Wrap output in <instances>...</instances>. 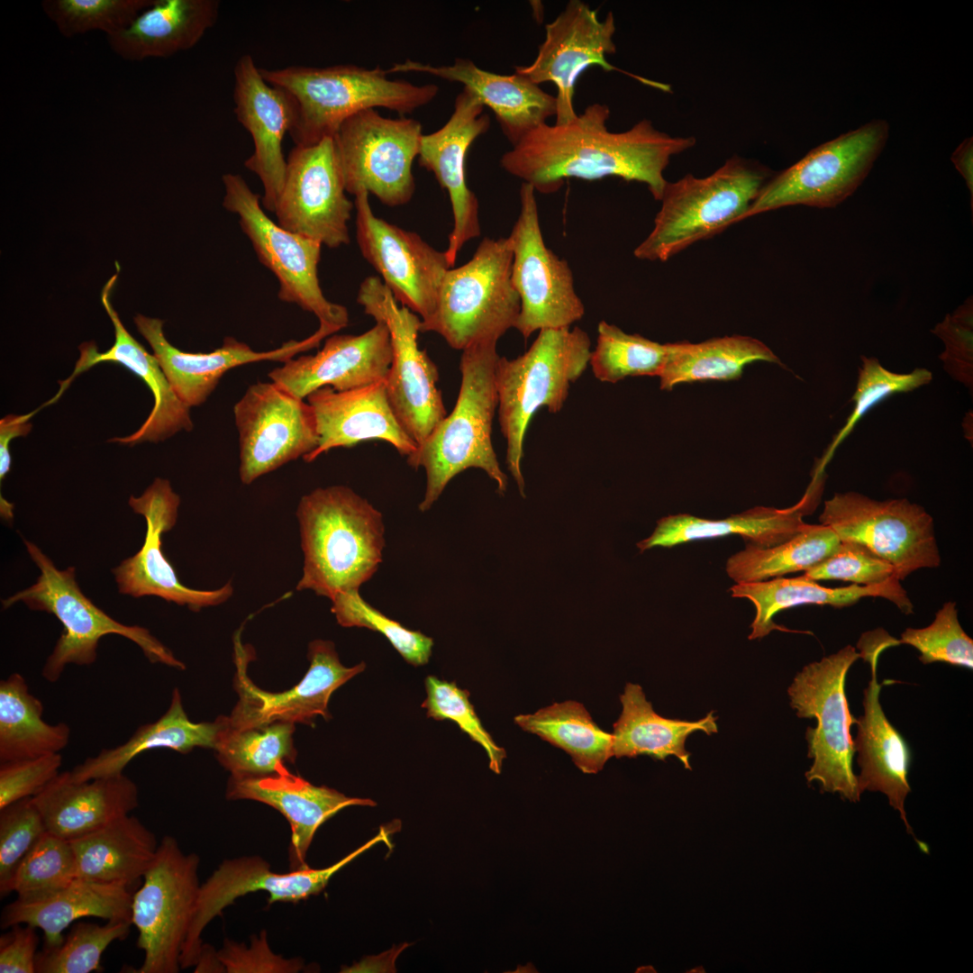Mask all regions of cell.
Listing matches in <instances>:
<instances>
[{
	"label": "cell",
	"instance_id": "obj_45",
	"mask_svg": "<svg viewBox=\"0 0 973 973\" xmlns=\"http://www.w3.org/2000/svg\"><path fill=\"white\" fill-rule=\"evenodd\" d=\"M295 723L276 722L243 729L227 727L217 748L219 762L231 777H258L275 774L283 763H294Z\"/></svg>",
	"mask_w": 973,
	"mask_h": 973
},
{
	"label": "cell",
	"instance_id": "obj_35",
	"mask_svg": "<svg viewBox=\"0 0 973 973\" xmlns=\"http://www.w3.org/2000/svg\"><path fill=\"white\" fill-rule=\"evenodd\" d=\"M217 0H154L124 30L107 36L128 61L168 58L196 45L218 17Z\"/></svg>",
	"mask_w": 973,
	"mask_h": 973
},
{
	"label": "cell",
	"instance_id": "obj_62",
	"mask_svg": "<svg viewBox=\"0 0 973 973\" xmlns=\"http://www.w3.org/2000/svg\"><path fill=\"white\" fill-rule=\"evenodd\" d=\"M194 972H224V968L218 959L217 951H214L213 947L203 944Z\"/></svg>",
	"mask_w": 973,
	"mask_h": 973
},
{
	"label": "cell",
	"instance_id": "obj_44",
	"mask_svg": "<svg viewBox=\"0 0 973 973\" xmlns=\"http://www.w3.org/2000/svg\"><path fill=\"white\" fill-rule=\"evenodd\" d=\"M841 541L828 526L806 524L791 539L768 548L748 544L726 562L735 583L762 581L814 567L838 547Z\"/></svg>",
	"mask_w": 973,
	"mask_h": 973
},
{
	"label": "cell",
	"instance_id": "obj_50",
	"mask_svg": "<svg viewBox=\"0 0 973 973\" xmlns=\"http://www.w3.org/2000/svg\"><path fill=\"white\" fill-rule=\"evenodd\" d=\"M332 602L331 610L341 626L367 628L381 633L411 665L422 666L429 661L433 640L386 616L367 603L359 590L339 593Z\"/></svg>",
	"mask_w": 973,
	"mask_h": 973
},
{
	"label": "cell",
	"instance_id": "obj_6",
	"mask_svg": "<svg viewBox=\"0 0 973 973\" xmlns=\"http://www.w3.org/2000/svg\"><path fill=\"white\" fill-rule=\"evenodd\" d=\"M768 177L765 168L733 156L707 177L687 174L668 182L654 226L634 249L635 258L667 261L693 243L743 221Z\"/></svg>",
	"mask_w": 973,
	"mask_h": 973
},
{
	"label": "cell",
	"instance_id": "obj_52",
	"mask_svg": "<svg viewBox=\"0 0 973 973\" xmlns=\"http://www.w3.org/2000/svg\"><path fill=\"white\" fill-rule=\"evenodd\" d=\"M425 688L427 697L422 707L427 710V716L456 723L462 732L485 750L490 769L499 774L503 760L506 758L505 750L495 742L482 725L468 699L469 692L459 688L455 682L441 680L434 676L425 678Z\"/></svg>",
	"mask_w": 973,
	"mask_h": 973
},
{
	"label": "cell",
	"instance_id": "obj_5",
	"mask_svg": "<svg viewBox=\"0 0 973 973\" xmlns=\"http://www.w3.org/2000/svg\"><path fill=\"white\" fill-rule=\"evenodd\" d=\"M591 341L579 327L539 332L530 348L509 359L499 357L495 370L498 420L506 441V464L524 496L521 470L523 441L538 410L559 412L589 364Z\"/></svg>",
	"mask_w": 973,
	"mask_h": 973
},
{
	"label": "cell",
	"instance_id": "obj_15",
	"mask_svg": "<svg viewBox=\"0 0 973 973\" xmlns=\"http://www.w3.org/2000/svg\"><path fill=\"white\" fill-rule=\"evenodd\" d=\"M533 187L523 183L520 210L506 237L513 253L511 277L521 303L515 328L524 338L546 329L570 327L585 315L569 264L545 243Z\"/></svg>",
	"mask_w": 973,
	"mask_h": 973
},
{
	"label": "cell",
	"instance_id": "obj_23",
	"mask_svg": "<svg viewBox=\"0 0 973 973\" xmlns=\"http://www.w3.org/2000/svg\"><path fill=\"white\" fill-rule=\"evenodd\" d=\"M180 498L168 480L157 477L139 496H131L129 505L144 516L147 529L144 543L133 556L112 569L119 592L135 598L157 596L198 612L203 607L218 605L232 593V584L214 590H197L179 580L162 552V535L176 524Z\"/></svg>",
	"mask_w": 973,
	"mask_h": 973
},
{
	"label": "cell",
	"instance_id": "obj_19",
	"mask_svg": "<svg viewBox=\"0 0 973 973\" xmlns=\"http://www.w3.org/2000/svg\"><path fill=\"white\" fill-rule=\"evenodd\" d=\"M346 193L333 136L295 146L274 212L277 223L332 249L346 245L354 207Z\"/></svg>",
	"mask_w": 973,
	"mask_h": 973
},
{
	"label": "cell",
	"instance_id": "obj_36",
	"mask_svg": "<svg viewBox=\"0 0 973 973\" xmlns=\"http://www.w3.org/2000/svg\"><path fill=\"white\" fill-rule=\"evenodd\" d=\"M132 890L121 885L77 878L42 900L24 903L15 899L6 905L0 925L3 929L14 924L39 928L44 934L43 947H56L64 940V930L84 917L132 922Z\"/></svg>",
	"mask_w": 973,
	"mask_h": 973
},
{
	"label": "cell",
	"instance_id": "obj_41",
	"mask_svg": "<svg viewBox=\"0 0 973 973\" xmlns=\"http://www.w3.org/2000/svg\"><path fill=\"white\" fill-rule=\"evenodd\" d=\"M43 705L25 678L13 673L0 682V762L59 753L70 739L65 723L42 719Z\"/></svg>",
	"mask_w": 973,
	"mask_h": 973
},
{
	"label": "cell",
	"instance_id": "obj_51",
	"mask_svg": "<svg viewBox=\"0 0 973 973\" xmlns=\"http://www.w3.org/2000/svg\"><path fill=\"white\" fill-rule=\"evenodd\" d=\"M856 391L851 400L854 408L845 425L839 431L826 450L818 468L823 470L834 450L851 432L858 421L874 405L887 396L908 392L930 383L932 374L926 368H915L911 373L899 374L887 370L878 359L861 356Z\"/></svg>",
	"mask_w": 973,
	"mask_h": 973
},
{
	"label": "cell",
	"instance_id": "obj_20",
	"mask_svg": "<svg viewBox=\"0 0 973 973\" xmlns=\"http://www.w3.org/2000/svg\"><path fill=\"white\" fill-rule=\"evenodd\" d=\"M388 830L379 833L333 865L324 868H304L288 873H276L263 858L252 855L223 861L206 881L200 886L196 906L185 941L181 969L195 967L199 958L202 933L209 923L234 901L247 894L265 891L268 904L291 902L308 898L324 889L332 877L373 845L386 841Z\"/></svg>",
	"mask_w": 973,
	"mask_h": 973
},
{
	"label": "cell",
	"instance_id": "obj_7",
	"mask_svg": "<svg viewBox=\"0 0 973 973\" xmlns=\"http://www.w3.org/2000/svg\"><path fill=\"white\" fill-rule=\"evenodd\" d=\"M31 559L40 569L35 584L2 601L4 608L17 602L37 611L52 614L63 626L60 637L47 658L41 674L45 680H59L68 664L88 666L97 657L99 640L117 634L133 641L151 663L178 669L185 664L154 637L148 629L117 622L92 603L76 581L74 567L58 569L34 543L23 539Z\"/></svg>",
	"mask_w": 973,
	"mask_h": 973
},
{
	"label": "cell",
	"instance_id": "obj_46",
	"mask_svg": "<svg viewBox=\"0 0 973 973\" xmlns=\"http://www.w3.org/2000/svg\"><path fill=\"white\" fill-rule=\"evenodd\" d=\"M670 343L661 344L639 334H630L601 321L589 365L602 382L616 383L627 377H659L667 362Z\"/></svg>",
	"mask_w": 973,
	"mask_h": 973
},
{
	"label": "cell",
	"instance_id": "obj_18",
	"mask_svg": "<svg viewBox=\"0 0 973 973\" xmlns=\"http://www.w3.org/2000/svg\"><path fill=\"white\" fill-rule=\"evenodd\" d=\"M233 414L243 484H251L300 457L305 459L318 447L312 406L273 381L249 386L235 404Z\"/></svg>",
	"mask_w": 973,
	"mask_h": 973
},
{
	"label": "cell",
	"instance_id": "obj_57",
	"mask_svg": "<svg viewBox=\"0 0 973 973\" xmlns=\"http://www.w3.org/2000/svg\"><path fill=\"white\" fill-rule=\"evenodd\" d=\"M60 753L0 762V809L40 793L59 774Z\"/></svg>",
	"mask_w": 973,
	"mask_h": 973
},
{
	"label": "cell",
	"instance_id": "obj_9",
	"mask_svg": "<svg viewBox=\"0 0 973 973\" xmlns=\"http://www.w3.org/2000/svg\"><path fill=\"white\" fill-rule=\"evenodd\" d=\"M859 657L855 648L848 645L804 667L787 689L796 715L817 722L816 727H808L805 733L808 757L813 759L805 773L807 781H816L823 791L839 794L854 803L861 795L852 769L855 750L850 732L856 718L850 711L845 680Z\"/></svg>",
	"mask_w": 973,
	"mask_h": 973
},
{
	"label": "cell",
	"instance_id": "obj_56",
	"mask_svg": "<svg viewBox=\"0 0 973 973\" xmlns=\"http://www.w3.org/2000/svg\"><path fill=\"white\" fill-rule=\"evenodd\" d=\"M973 305L968 298L953 314L945 316L932 331L945 343V350L940 356L944 368L954 378L972 386L973 362Z\"/></svg>",
	"mask_w": 973,
	"mask_h": 973
},
{
	"label": "cell",
	"instance_id": "obj_38",
	"mask_svg": "<svg viewBox=\"0 0 973 973\" xmlns=\"http://www.w3.org/2000/svg\"><path fill=\"white\" fill-rule=\"evenodd\" d=\"M732 597L746 598L756 609L749 639H759L774 630H789L774 622L780 611L804 605L849 606L863 597L886 598L904 614L913 613V604L900 583L886 586H859L825 587L803 575L797 577H774L762 581L736 583L731 589Z\"/></svg>",
	"mask_w": 973,
	"mask_h": 973
},
{
	"label": "cell",
	"instance_id": "obj_37",
	"mask_svg": "<svg viewBox=\"0 0 973 973\" xmlns=\"http://www.w3.org/2000/svg\"><path fill=\"white\" fill-rule=\"evenodd\" d=\"M228 726V716L214 722H192L182 704L178 688L172 693L167 712L157 721L141 725L123 744L102 750L68 771L71 780L86 781L123 773L138 755L159 748L187 753L196 747L216 750Z\"/></svg>",
	"mask_w": 973,
	"mask_h": 973
},
{
	"label": "cell",
	"instance_id": "obj_49",
	"mask_svg": "<svg viewBox=\"0 0 973 973\" xmlns=\"http://www.w3.org/2000/svg\"><path fill=\"white\" fill-rule=\"evenodd\" d=\"M154 0H45L47 17L65 37L99 30L107 36L127 28Z\"/></svg>",
	"mask_w": 973,
	"mask_h": 973
},
{
	"label": "cell",
	"instance_id": "obj_30",
	"mask_svg": "<svg viewBox=\"0 0 973 973\" xmlns=\"http://www.w3.org/2000/svg\"><path fill=\"white\" fill-rule=\"evenodd\" d=\"M391 73H424L459 83L489 107L506 139L514 146L527 134L556 116V96L545 92L524 76L493 73L471 59L459 58L451 65L435 66L406 59L386 69Z\"/></svg>",
	"mask_w": 973,
	"mask_h": 973
},
{
	"label": "cell",
	"instance_id": "obj_58",
	"mask_svg": "<svg viewBox=\"0 0 973 973\" xmlns=\"http://www.w3.org/2000/svg\"><path fill=\"white\" fill-rule=\"evenodd\" d=\"M217 956L228 973H296L304 967L300 958L285 959L274 953L265 930L253 935L249 946L226 939Z\"/></svg>",
	"mask_w": 973,
	"mask_h": 973
},
{
	"label": "cell",
	"instance_id": "obj_1",
	"mask_svg": "<svg viewBox=\"0 0 973 973\" xmlns=\"http://www.w3.org/2000/svg\"><path fill=\"white\" fill-rule=\"evenodd\" d=\"M610 109L595 103L569 123H544L503 154L500 165L541 194L558 192L568 178L614 177L647 186L660 201L670 159L696 144L693 136H671L642 119L629 130H608Z\"/></svg>",
	"mask_w": 973,
	"mask_h": 973
},
{
	"label": "cell",
	"instance_id": "obj_55",
	"mask_svg": "<svg viewBox=\"0 0 973 973\" xmlns=\"http://www.w3.org/2000/svg\"><path fill=\"white\" fill-rule=\"evenodd\" d=\"M47 832L42 815L32 797L18 800L0 809V890Z\"/></svg>",
	"mask_w": 973,
	"mask_h": 973
},
{
	"label": "cell",
	"instance_id": "obj_16",
	"mask_svg": "<svg viewBox=\"0 0 973 973\" xmlns=\"http://www.w3.org/2000/svg\"><path fill=\"white\" fill-rule=\"evenodd\" d=\"M841 541L858 542L890 563L899 580L941 556L932 517L905 498L873 500L857 492L836 493L819 516Z\"/></svg>",
	"mask_w": 973,
	"mask_h": 973
},
{
	"label": "cell",
	"instance_id": "obj_14",
	"mask_svg": "<svg viewBox=\"0 0 973 973\" xmlns=\"http://www.w3.org/2000/svg\"><path fill=\"white\" fill-rule=\"evenodd\" d=\"M423 135L417 120L385 117L375 109L346 119L333 135L346 192L366 191L391 207L408 203Z\"/></svg>",
	"mask_w": 973,
	"mask_h": 973
},
{
	"label": "cell",
	"instance_id": "obj_33",
	"mask_svg": "<svg viewBox=\"0 0 973 973\" xmlns=\"http://www.w3.org/2000/svg\"><path fill=\"white\" fill-rule=\"evenodd\" d=\"M823 472H816L803 498L785 509L756 506L727 518L712 520L687 514L659 519L652 534L637 543L640 551L654 547H673L692 541L741 535L758 547L780 544L801 532L807 523L803 516L816 505L823 484Z\"/></svg>",
	"mask_w": 973,
	"mask_h": 973
},
{
	"label": "cell",
	"instance_id": "obj_54",
	"mask_svg": "<svg viewBox=\"0 0 973 973\" xmlns=\"http://www.w3.org/2000/svg\"><path fill=\"white\" fill-rule=\"evenodd\" d=\"M803 576L814 581L842 580L868 587L900 582L890 563L858 542L841 541L830 556Z\"/></svg>",
	"mask_w": 973,
	"mask_h": 973
},
{
	"label": "cell",
	"instance_id": "obj_43",
	"mask_svg": "<svg viewBox=\"0 0 973 973\" xmlns=\"http://www.w3.org/2000/svg\"><path fill=\"white\" fill-rule=\"evenodd\" d=\"M514 720L523 731L563 750L584 773H597L613 757L612 733L602 730L579 702L554 703Z\"/></svg>",
	"mask_w": 973,
	"mask_h": 973
},
{
	"label": "cell",
	"instance_id": "obj_2",
	"mask_svg": "<svg viewBox=\"0 0 973 973\" xmlns=\"http://www.w3.org/2000/svg\"><path fill=\"white\" fill-rule=\"evenodd\" d=\"M303 575L296 589L332 600L359 590L378 568L385 546L382 514L345 486L316 488L298 504Z\"/></svg>",
	"mask_w": 973,
	"mask_h": 973
},
{
	"label": "cell",
	"instance_id": "obj_34",
	"mask_svg": "<svg viewBox=\"0 0 973 973\" xmlns=\"http://www.w3.org/2000/svg\"><path fill=\"white\" fill-rule=\"evenodd\" d=\"M32 800L48 832L71 841L130 814L139 805V791L123 773L76 782L64 771Z\"/></svg>",
	"mask_w": 973,
	"mask_h": 973
},
{
	"label": "cell",
	"instance_id": "obj_17",
	"mask_svg": "<svg viewBox=\"0 0 973 973\" xmlns=\"http://www.w3.org/2000/svg\"><path fill=\"white\" fill-rule=\"evenodd\" d=\"M615 20L612 12L600 20L596 10L579 0L569 1L565 9L545 26V39L538 48L534 60L518 66L515 71L534 84L551 82L557 87V124L574 120L575 86L580 75L591 66L605 71H621L642 84L670 92L669 85L652 81L621 70L610 64L607 57L614 54Z\"/></svg>",
	"mask_w": 973,
	"mask_h": 973
},
{
	"label": "cell",
	"instance_id": "obj_11",
	"mask_svg": "<svg viewBox=\"0 0 973 973\" xmlns=\"http://www.w3.org/2000/svg\"><path fill=\"white\" fill-rule=\"evenodd\" d=\"M196 853H185L166 835L133 893L132 923L144 959L138 973H178L180 957L194 917L200 886Z\"/></svg>",
	"mask_w": 973,
	"mask_h": 973
},
{
	"label": "cell",
	"instance_id": "obj_47",
	"mask_svg": "<svg viewBox=\"0 0 973 973\" xmlns=\"http://www.w3.org/2000/svg\"><path fill=\"white\" fill-rule=\"evenodd\" d=\"M78 878L69 841L47 832L18 865L1 897L14 892L16 900L31 903L47 898Z\"/></svg>",
	"mask_w": 973,
	"mask_h": 973
},
{
	"label": "cell",
	"instance_id": "obj_59",
	"mask_svg": "<svg viewBox=\"0 0 973 973\" xmlns=\"http://www.w3.org/2000/svg\"><path fill=\"white\" fill-rule=\"evenodd\" d=\"M35 927L14 924L0 937L1 973H36L39 936Z\"/></svg>",
	"mask_w": 973,
	"mask_h": 973
},
{
	"label": "cell",
	"instance_id": "obj_8",
	"mask_svg": "<svg viewBox=\"0 0 973 973\" xmlns=\"http://www.w3.org/2000/svg\"><path fill=\"white\" fill-rule=\"evenodd\" d=\"M512 262L506 237L484 238L468 262L448 269L435 309L421 320L420 332H436L461 351L497 342L515 328L521 309L511 277Z\"/></svg>",
	"mask_w": 973,
	"mask_h": 973
},
{
	"label": "cell",
	"instance_id": "obj_28",
	"mask_svg": "<svg viewBox=\"0 0 973 973\" xmlns=\"http://www.w3.org/2000/svg\"><path fill=\"white\" fill-rule=\"evenodd\" d=\"M393 358L390 335L380 322L359 335H332L314 355L291 358L268 373L271 381L305 399L330 386L359 388L386 379Z\"/></svg>",
	"mask_w": 973,
	"mask_h": 973
},
{
	"label": "cell",
	"instance_id": "obj_25",
	"mask_svg": "<svg viewBox=\"0 0 973 973\" xmlns=\"http://www.w3.org/2000/svg\"><path fill=\"white\" fill-rule=\"evenodd\" d=\"M233 76L234 114L254 147L244 166L261 181L263 208L274 213L286 170L282 142L295 123L296 104L286 91L263 78L250 54L238 59Z\"/></svg>",
	"mask_w": 973,
	"mask_h": 973
},
{
	"label": "cell",
	"instance_id": "obj_53",
	"mask_svg": "<svg viewBox=\"0 0 973 973\" xmlns=\"http://www.w3.org/2000/svg\"><path fill=\"white\" fill-rule=\"evenodd\" d=\"M899 643L911 645L919 650V660L923 664L944 662L970 669L973 668V641L958 620L954 602L945 603L927 627L905 629Z\"/></svg>",
	"mask_w": 973,
	"mask_h": 973
},
{
	"label": "cell",
	"instance_id": "obj_13",
	"mask_svg": "<svg viewBox=\"0 0 973 973\" xmlns=\"http://www.w3.org/2000/svg\"><path fill=\"white\" fill-rule=\"evenodd\" d=\"M357 302L389 332L392 362L386 377L389 404L406 433L421 443L446 416L435 363L418 344L421 318L399 305L378 277L360 284Z\"/></svg>",
	"mask_w": 973,
	"mask_h": 973
},
{
	"label": "cell",
	"instance_id": "obj_39",
	"mask_svg": "<svg viewBox=\"0 0 973 973\" xmlns=\"http://www.w3.org/2000/svg\"><path fill=\"white\" fill-rule=\"evenodd\" d=\"M69 842L78 878L131 889L143 878L159 844L156 835L130 814Z\"/></svg>",
	"mask_w": 973,
	"mask_h": 973
},
{
	"label": "cell",
	"instance_id": "obj_22",
	"mask_svg": "<svg viewBox=\"0 0 973 973\" xmlns=\"http://www.w3.org/2000/svg\"><path fill=\"white\" fill-rule=\"evenodd\" d=\"M368 195L366 191L355 195L359 250L396 300L425 320L435 309L441 282L450 268L446 254L417 233L376 216Z\"/></svg>",
	"mask_w": 973,
	"mask_h": 973
},
{
	"label": "cell",
	"instance_id": "obj_29",
	"mask_svg": "<svg viewBox=\"0 0 973 973\" xmlns=\"http://www.w3.org/2000/svg\"><path fill=\"white\" fill-rule=\"evenodd\" d=\"M117 276V273L114 274L101 292L102 304L114 328L113 346L106 351L100 352L94 342L82 343L79 346L80 357L72 375L60 383L59 390L49 403H54L80 373L101 362H115L130 369L147 385L153 395L154 405L145 422L135 432L126 437L114 438L109 441L129 445L143 441L157 442L182 430L190 432L193 429L190 408L184 405L173 391L157 358L150 354L125 329L110 302V294Z\"/></svg>",
	"mask_w": 973,
	"mask_h": 973
},
{
	"label": "cell",
	"instance_id": "obj_48",
	"mask_svg": "<svg viewBox=\"0 0 973 973\" xmlns=\"http://www.w3.org/2000/svg\"><path fill=\"white\" fill-rule=\"evenodd\" d=\"M132 925L128 921H107L102 925L78 922L59 945L37 952L36 973L101 972L103 953L112 942L124 940Z\"/></svg>",
	"mask_w": 973,
	"mask_h": 973
},
{
	"label": "cell",
	"instance_id": "obj_32",
	"mask_svg": "<svg viewBox=\"0 0 973 973\" xmlns=\"http://www.w3.org/2000/svg\"><path fill=\"white\" fill-rule=\"evenodd\" d=\"M231 800L248 799L280 812L291 829L288 850L291 870L309 868L305 858L318 828L341 810L354 805L374 806L368 798L350 797L324 786L317 787L291 773L285 763L275 774L258 777H232L227 784Z\"/></svg>",
	"mask_w": 973,
	"mask_h": 973
},
{
	"label": "cell",
	"instance_id": "obj_4",
	"mask_svg": "<svg viewBox=\"0 0 973 973\" xmlns=\"http://www.w3.org/2000/svg\"><path fill=\"white\" fill-rule=\"evenodd\" d=\"M270 85L286 91L296 104V120L289 136L295 146L314 144L332 137L349 117L382 107L401 115L413 113L438 95L433 84L415 85L391 79L386 69L355 65L259 68Z\"/></svg>",
	"mask_w": 973,
	"mask_h": 973
},
{
	"label": "cell",
	"instance_id": "obj_3",
	"mask_svg": "<svg viewBox=\"0 0 973 973\" xmlns=\"http://www.w3.org/2000/svg\"><path fill=\"white\" fill-rule=\"evenodd\" d=\"M497 342L471 346L460 357L461 383L456 405L407 456V463L426 473V487L419 510L426 512L449 482L467 468L483 469L505 494L508 479L502 471L492 443V425L497 407L495 370Z\"/></svg>",
	"mask_w": 973,
	"mask_h": 973
},
{
	"label": "cell",
	"instance_id": "obj_31",
	"mask_svg": "<svg viewBox=\"0 0 973 973\" xmlns=\"http://www.w3.org/2000/svg\"><path fill=\"white\" fill-rule=\"evenodd\" d=\"M316 418L319 444L304 460L311 462L326 451L380 440L401 455L414 452L417 443L406 433L389 404L386 379L346 391L321 387L306 397Z\"/></svg>",
	"mask_w": 973,
	"mask_h": 973
},
{
	"label": "cell",
	"instance_id": "obj_61",
	"mask_svg": "<svg viewBox=\"0 0 973 973\" xmlns=\"http://www.w3.org/2000/svg\"><path fill=\"white\" fill-rule=\"evenodd\" d=\"M950 159L957 170L964 178L968 189L971 195V208L973 201V141L972 137L965 139L953 151Z\"/></svg>",
	"mask_w": 973,
	"mask_h": 973
},
{
	"label": "cell",
	"instance_id": "obj_24",
	"mask_svg": "<svg viewBox=\"0 0 973 973\" xmlns=\"http://www.w3.org/2000/svg\"><path fill=\"white\" fill-rule=\"evenodd\" d=\"M484 108L477 95L463 87L447 123L421 140L419 163L434 174L451 204L453 227L445 250L450 267L465 243L481 232L478 201L468 186L465 161L471 144L490 128Z\"/></svg>",
	"mask_w": 973,
	"mask_h": 973
},
{
	"label": "cell",
	"instance_id": "obj_42",
	"mask_svg": "<svg viewBox=\"0 0 973 973\" xmlns=\"http://www.w3.org/2000/svg\"><path fill=\"white\" fill-rule=\"evenodd\" d=\"M755 361L781 364L765 343L748 336L670 343L667 362L659 377L660 388L669 390L681 383L735 379L747 364Z\"/></svg>",
	"mask_w": 973,
	"mask_h": 973
},
{
	"label": "cell",
	"instance_id": "obj_40",
	"mask_svg": "<svg viewBox=\"0 0 973 973\" xmlns=\"http://www.w3.org/2000/svg\"><path fill=\"white\" fill-rule=\"evenodd\" d=\"M620 701L622 713L613 725L612 733L615 758L648 755L665 760L675 756L686 768H690V754L685 747L687 737L698 731L710 735L718 729L717 717L713 712L697 721L658 714L638 684L627 683Z\"/></svg>",
	"mask_w": 973,
	"mask_h": 973
},
{
	"label": "cell",
	"instance_id": "obj_10",
	"mask_svg": "<svg viewBox=\"0 0 973 973\" xmlns=\"http://www.w3.org/2000/svg\"><path fill=\"white\" fill-rule=\"evenodd\" d=\"M223 206L239 216L242 232L250 241L259 260L277 277L278 298L314 314L320 327L333 333L346 327L349 314L341 305L329 301L318 278L322 244L292 232L271 220L254 193L239 174L222 177Z\"/></svg>",
	"mask_w": 973,
	"mask_h": 973
},
{
	"label": "cell",
	"instance_id": "obj_26",
	"mask_svg": "<svg viewBox=\"0 0 973 973\" xmlns=\"http://www.w3.org/2000/svg\"><path fill=\"white\" fill-rule=\"evenodd\" d=\"M893 645H896V640L884 631L863 635L858 644L860 657L870 665L871 678L864 690V714L855 723L858 733L853 743L860 768L857 780L861 794L868 790L886 795L889 805L899 812L907 832L914 835L905 810V801L911 791L907 778L910 750L883 711L879 702L882 684L877 678L878 658L883 650Z\"/></svg>",
	"mask_w": 973,
	"mask_h": 973
},
{
	"label": "cell",
	"instance_id": "obj_27",
	"mask_svg": "<svg viewBox=\"0 0 973 973\" xmlns=\"http://www.w3.org/2000/svg\"><path fill=\"white\" fill-rule=\"evenodd\" d=\"M134 322L139 332L150 345L173 391L187 407L204 404L222 377L230 369L256 361L286 362L300 352L319 345L331 334L321 327L302 341H289L269 351H255L233 337H225L222 347L211 352L182 351L165 337L163 321L138 314Z\"/></svg>",
	"mask_w": 973,
	"mask_h": 973
},
{
	"label": "cell",
	"instance_id": "obj_12",
	"mask_svg": "<svg viewBox=\"0 0 973 973\" xmlns=\"http://www.w3.org/2000/svg\"><path fill=\"white\" fill-rule=\"evenodd\" d=\"M889 123L874 119L811 150L768 180L744 220L791 205L835 207L863 183L884 150Z\"/></svg>",
	"mask_w": 973,
	"mask_h": 973
},
{
	"label": "cell",
	"instance_id": "obj_21",
	"mask_svg": "<svg viewBox=\"0 0 973 973\" xmlns=\"http://www.w3.org/2000/svg\"><path fill=\"white\" fill-rule=\"evenodd\" d=\"M236 677L235 689L239 701L228 716V728L236 730L261 726L276 722L313 724L318 715L331 718L328 704L332 693L366 668L361 662L343 666L333 642L315 640L309 643L310 666L301 681L282 692H268L255 686L247 675L252 650L234 639Z\"/></svg>",
	"mask_w": 973,
	"mask_h": 973
},
{
	"label": "cell",
	"instance_id": "obj_60",
	"mask_svg": "<svg viewBox=\"0 0 973 973\" xmlns=\"http://www.w3.org/2000/svg\"><path fill=\"white\" fill-rule=\"evenodd\" d=\"M39 409L27 414H9L0 421V480L1 482L10 471L12 458L10 453V442L13 439L27 435L32 423L29 422Z\"/></svg>",
	"mask_w": 973,
	"mask_h": 973
}]
</instances>
